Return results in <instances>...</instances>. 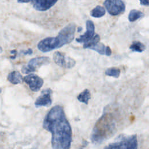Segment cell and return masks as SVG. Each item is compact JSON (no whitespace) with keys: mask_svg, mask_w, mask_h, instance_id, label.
<instances>
[{"mask_svg":"<svg viewBox=\"0 0 149 149\" xmlns=\"http://www.w3.org/2000/svg\"><path fill=\"white\" fill-rule=\"evenodd\" d=\"M42 126L52 134V149H70L72 140V128L61 106H54L49 111Z\"/></svg>","mask_w":149,"mask_h":149,"instance_id":"6da1fadb","label":"cell"},{"mask_svg":"<svg viewBox=\"0 0 149 149\" xmlns=\"http://www.w3.org/2000/svg\"><path fill=\"white\" fill-rule=\"evenodd\" d=\"M115 130L116 123L112 113L104 110L93 129L91 141L95 144L101 143L112 136Z\"/></svg>","mask_w":149,"mask_h":149,"instance_id":"7a4b0ae2","label":"cell"},{"mask_svg":"<svg viewBox=\"0 0 149 149\" xmlns=\"http://www.w3.org/2000/svg\"><path fill=\"white\" fill-rule=\"evenodd\" d=\"M74 32V27L68 24L59 32L57 37H49L41 40L37 44V48L42 52H49L61 48L73 40Z\"/></svg>","mask_w":149,"mask_h":149,"instance_id":"3957f363","label":"cell"},{"mask_svg":"<svg viewBox=\"0 0 149 149\" xmlns=\"http://www.w3.org/2000/svg\"><path fill=\"white\" fill-rule=\"evenodd\" d=\"M137 146L136 134L120 136L114 142L105 146L104 149H137Z\"/></svg>","mask_w":149,"mask_h":149,"instance_id":"277c9868","label":"cell"},{"mask_svg":"<svg viewBox=\"0 0 149 149\" xmlns=\"http://www.w3.org/2000/svg\"><path fill=\"white\" fill-rule=\"evenodd\" d=\"M50 62V59L47 56H40L33 58L30 60L26 65L23 66L22 72L23 73L28 74L35 72L37 69L41 66L47 65Z\"/></svg>","mask_w":149,"mask_h":149,"instance_id":"5b68a950","label":"cell"},{"mask_svg":"<svg viewBox=\"0 0 149 149\" xmlns=\"http://www.w3.org/2000/svg\"><path fill=\"white\" fill-rule=\"evenodd\" d=\"M104 5L108 12L112 16L118 15L125 12V3L120 0H106Z\"/></svg>","mask_w":149,"mask_h":149,"instance_id":"8992f818","label":"cell"},{"mask_svg":"<svg viewBox=\"0 0 149 149\" xmlns=\"http://www.w3.org/2000/svg\"><path fill=\"white\" fill-rule=\"evenodd\" d=\"M53 59L58 66L66 69L72 68L76 64L74 59L59 51H56L54 53Z\"/></svg>","mask_w":149,"mask_h":149,"instance_id":"52a82bcc","label":"cell"},{"mask_svg":"<svg viewBox=\"0 0 149 149\" xmlns=\"http://www.w3.org/2000/svg\"><path fill=\"white\" fill-rule=\"evenodd\" d=\"M23 80L29 85L30 90L34 92L38 91L44 83L43 79L34 74H29L26 76Z\"/></svg>","mask_w":149,"mask_h":149,"instance_id":"ba28073f","label":"cell"},{"mask_svg":"<svg viewBox=\"0 0 149 149\" xmlns=\"http://www.w3.org/2000/svg\"><path fill=\"white\" fill-rule=\"evenodd\" d=\"M52 91L50 88H47L42 91L41 94L36 99L34 105L36 108L41 107H49L52 104V100L51 95Z\"/></svg>","mask_w":149,"mask_h":149,"instance_id":"9c48e42d","label":"cell"},{"mask_svg":"<svg viewBox=\"0 0 149 149\" xmlns=\"http://www.w3.org/2000/svg\"><path fill=\"white\" fill-rule=\"evenodd\" d=\"M86 31L85 33L76 38V41L77 42L85 43L91 39L95 35V26L94 23L91 20H88L86 21Z\"/></svg>","mask_w":149,"mask_h":149,"instance_id":"30bf717a","label":"cell"},{"mask_svg":"<svg viewBox=\"0 0 149 149\" xmlns=\"http://www.w3.org/2000/svg\"><path fill=\"white\" fill-rule=\"evenodd\" d=\"M33 8L38 11H45L52 6H53L56 2V0H34L31 1Z\"/></svg>","mask_w":149,"mask_h":149,"instance_id":"8fae6325","label":"cell"},{"mask_svg":"<svg viewBox=\"0 0 149 149\" xmlns=\"http://www.w3.org/2000/svg\"><path fill=\"white\" fill-rule=\"evenodd\" d=\"M89 49L95 51L101 55H105L107 56H110L112 54L111 48L108 46L105 45L104 44L98 42L92 47H90Z\"/></svg>","mask_w":149,"mask_h":149,"instance_id":"7c38bea8","label":"cell"},{"mask_svg":"<svg viewBox=\"0 0 149 149\" xmlns=\"http://www.w3.org/2000/svg\"><path fill=\"white\" fill-rule=\"evenodd\" d=\"M8 80L11 83L17 84L22 82L23 77L22 74L18 71H13L8 74Z\"/></svg>","mask_w":149,"mask_h":149,"instance_id":"4fadbf2b","label":"cell"},{"mask_svg":"<svg viewBox=\"0 0 149 149\" xmlns=\"http://www.w3.org/2000/svg\"><path fill=\"white\" fill-rule=\"evenodd\" d=\"M144 16V14L137 9H132L130 11L129 16H128V19L131 22H134L139 19H141Z\"/></svg>","mask_w":149,"mask_h":149,"instance_id":"5bb4252c","label":"cell"},{"mask_svg":"<svg viewBox=\"0 0 149 149\" xmlns=\"http://www.w3.org/2000/svg\"><path fill=\"white\" fill-rule=\"evenodd\" d=\"M105 14V10L104 8V7L97 5L95 6L94 9H93L90 12V15L92 17L99 18L101 17H102Z\"/></svg>","mask_w":149,"mask_h":149,"instance_id":"9a60e30c","label":"cell"},{"mask_svg":"<svg viewBox=\"0 0 149 149\" xmlns=\"http://www.w3.org/2000/svg\"><path fill=\"white\" fill-rule=\"evenodd\" d=\"M129 48L133 52H142L146 49V46L140 41H134L132 42Z\"/></svg>","mask_w":149,"mask_h":149,"instance_id":"2e32d148","label":"cell"},{"mask_svg":"<svg viewBox=\"0 0 149 149\" xmlns=\"http://www.w3.org/2000/svg\"><path fill=\"white\" fill-rule=\"evenodd\" d=\"M91 98V95L90 91L88 89H86L83 90L81 93H80L77 98L81 102L84 103L85 104H87L88 102V100Z\"/></svg>","mask_w":149,"mask_h":149,"instance_id":"e0dca14e","label":"cell"},{"mask_svg":"<svg viewBox=\"0 0 149 149\" xmlns=\"http://www.w3.org/2000/svg\"><path fill=\"white\" fill-rule=\"evenodd\" d=\"M105 74L109 76H112L115 78H118L120 74V70L117 68H108L105 72Z\"/></svg>","mask_w":149,"mask_h":149,"instance_id":"ac0fdd59","label":"cell"},{"mask_svg":"<svg viewBox=\"0 0 149 149\" xmlns=\"http://www.w3.org/2000/svg\"><path fill=\"white\" fill-rule=\"evenodd\" d=\"M100 36L98 34H96L94 36V37L91 39H90L87 42L84 43L83 48H89L90 47H92L93 45L98 43L100 42Z\"/></svg>","mask_w":149,"mask_h":149,"instance_id":"d6986e66","label":"cell"},{"mask_svg":"<svg viewBox=\"0 0 149 149\" xmlns=\"http://www.w3.org/2000/svg\"><path fill=\"white\" fill-rule=\"evenodd\" d=\"M23 54L24 55H31L32 53H33V51L31 49L29 48L27 50H26V51H23Z\"/></svg>","mask_w":149,"mask_h":149,"instance_id":"ffe728a7","label":"cell"},{"mask_svg":"<svg viewBox=\"0 0 149 149\" xmlns=\"http://www.w3.org/2000/svg\"><path fill=\"white\" fill-rule=\"evenodd\" d=\"M140 4L142 5H146L148 6L149 4V2L148 1H140Z\"/></svg>","mask_w":149,"mask_h":149,"instance_id":"44dd1931","label":"cell"},{"mask_svg":"<svg viewBox=\"0 0 149 149\" xmlns=\"http://www.w3.org/2000/svg\"><path fill=\"white\" fill-rule=\"evenodd\" d=\"M17 2L19 3H28L31 2V1H18Z\"/></svg>","mask_w":149,"mask_h":149,"instance_id":"7402d4cb","label":"cell"},{"mask_svg":"<svg viewBox=\"0 0 149 149\" xmlns=\"http://www.w3.org/2000/svg\"><path fill=\"white\" fill-rule=\"evenodd\" d=\"M2 52V48H1V47H0V53H1Z\"/></svg>","mask_w":149,"mask_h":149,"instance_id":"603a6c76","label":"cell"},{"mask_svg":"<svg viewBox=\"0 0 149 149\" xmlns=\"http://www.w3.org/2000/svg\"><path fill=\"white\" fill-rule=\"evenodd\" d=\"M1 91H2V89H1V88L0 87V93H1Z\"/></svg>","mask_w":149,"mask_h":149,"instance_id":"cb8c5ba5","label":"cell"}]
</instances>
